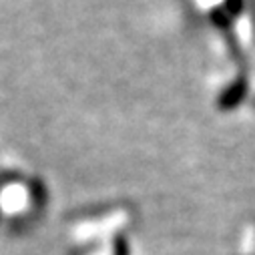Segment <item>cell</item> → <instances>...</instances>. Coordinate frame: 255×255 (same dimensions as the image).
Listing matches in <instances>:
<instances>
[{
	"label": "cell",
	"mask_w": 255,
	"mask_h": 255,
	"mask_svg": "<svg viewBox=\"0 0 255 255\" xmlns=\"http://www.w3.org/2000/svg\"><path fill=\"white\" fill-rule=\"evenodd\" d=\"M113 255H129V245H127V241H125L123 237H117Z\"/></svg>",
	"instance_id": "6da1fadb"
}]
</instances>
